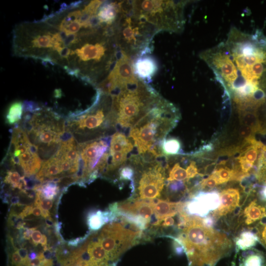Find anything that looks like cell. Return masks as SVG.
Masks as SVG:
<instances>
[{
	"label": "cell",
	"mask_w": 266,
	"mask_h": 266,
	"mask_svg": "<svg viewBox=\"0 0 266 266\" xmlns=\"http://www.w3.org/2000/svg\"><path fill=\"white\" fill-rule=\"evenodd\" d=\"M200 57L229 97L248 86L266 93V36L260 30L250 34L233 27L225 42L203 50Z\"/></svg>",
	"instance_id": "6da1fadb"
},
{
	"label": "cell",
	"mask_w": 266,
	"mask_h": 266,
	"mask_svg": "<svg viewBox=\"0 0 266 266\" xmlns=\"http://www.w3.org/2000/svg\"><path fill=\"white\" fill-rule=\"evenodd\" d=\"M32 214L36 217H39L41 215V210L39 207L34 206L33 208Z\"/></svg>",
	"instance_id": "ee69618b"
},
{
	"label": "cell",
	"mask_w": 266,
	"mask_h": 266,
	"mask_svg": "<svg viewBox=\"0 0 266 266\" xmlns=\"http://www.w3.org/2000/svg\"><path fill=\"white\" fill-rule=\"evenodd\" d=\"M199 187L200 188H213L216 187L217 184L215 180L210 175L207 177L202 180L199 184Z\"/></svg>",
	"instance_id": "836d02e7"
},
{
	"label": "cell",
	"mask_w": 266,
	"mask_h": 266,
	"mask_svg": "<svg viewBox=\"0 0 266 266\" xmlns=\"http://www.w3.org/2000/svg\"><path fill=\"white\" fill-rule=\"evenodd\" d=\"M87 237L88 235H86L83 237H79L73 240H70L68 242L67 244L70 246L76 247L78 244L83 241Z\"/></svg>",
	"instance_id": "60d3db41"
},
{
	"label": "cell",
	"mask_w": 266,
	"mask_h": 266,
	"mask_svg": "<svg viewBox=\"0 0 266 266\" xmlns=\"http://www.w3.org/2000/svg\"><path fill=\"white\" fill-rule=\"evenodd\" d=\"M179 117L176 106L161 97L129 130V137L136 148L137 154L147 160L165 157L162 143Z\"/></svg>",
	"instance_id": "7a4b0ae2"
},
{
	"label": "cell",
	"mask_w": 266,
	"mask_h": 266,
	"mask_svg": "<svg viewBox=\"0 0 266 266\" xmlns=\"http://www.w3.org/2000/svg\"><path fill=\"white\" fill-rule=\"evenodd\" d=\"M45 219H46L45 222H46V224L47 227L49 228L53 226V220L51 217L48 218H46Z\"/></svg>",
	"instance_id": "c3c4849f"
},
{
	"label": "cell",
	"mask_w": 266,
	"mask_h": 266,
	"mask_svg": "<svg viewBox=\"0 0 266 266\" xmlns=\"http://www.w3.org/2000/svg\"><path fill=\"white\" fill-rule=\"evenodd\" d=\"M175 237L183 245L189 266H215L233 247L225 233L205 225L202 218L189 215Z\"/></svg>",
	"instance_id": "3957f363"
},
{
	"label": "cell",
	"mask_w": 266,
	"mask_h": 266,
	"mask_svg": "<svg viewBox=\"0 0 266 266\" xmlns=\"http://www.w3.org/2000/svg\"><path fill=\"white\" fill-rule=\"evenodd\" d=\"M4 181L5 183L10 184L13 188H17L21 191L24 189L25 186L22 176L21 177L19 173L16 171H8L6 172Z\"/></svg>",
	"instance_id": "f1b7e54d"
},
{
	"label": "cell",
	"mask_w": 266,
	"mask_h": 266,
	"mask_svg": "<svg viewBox=\"0 0 266 266\" xmlns=\"http://www.w3.org/2000/svg\"><path fill=\"white\" fill-rule=\"evenodd\" d=\"M33 207V205L26 206L22 210L21 213L19 214V216L21 217L22 219H24L26 217L31 215L32 214Z\"/></svg>",
	"instance_id": "ab89813d"
},
{
	"label": "cell",
	"mask_w": 266,
	"mask_h": 266,
	"mask_svg": "<svg viewBox=\"0 0 266 266\" xmlns=\"http://www.w3.org/2000/svg\"><path fill=\"white\" fill-rule=\"evenodd\" d=\"M237 159H238V163L240 165L241 171L245 174L250 175L249 172L253 167L254 164L247 161L240 156H239Z\"/></svg>",
	"instance_id": "d6a6232c"
},
{
	"label": "cell",
	"mask_w": 266,
	"mask_h": 266,
	"mask_svg": "<svg viewBox=\"0 0 266 266\" xmlns=\"http://www.w3.org/2000/svg\"><path fill=\"white\" fill-rule=\"evenodd\" d=\"M238 111L242 125L250 127L254 133L260 132V126L255 111L247 110Z\"/></svg>",
	"instance_id": "cb8c5ba5"
},
{
	"label": "cell",
	"mask_w": 266,
	"mask_h": 266,
	"mask_svg": "<svg viewBox=\"0 0 266 266\" xmlns=\"http://www.w3.org/2000/svg\"><path fill=\"white\" fill-rule=\"evenodd\" d=\"M38 147L33 144L27 151L20 154L17 158H10L11 163L20 166L27 176L33 175L39 170L41 160L37 153Z\"/></svg>",
	"instance_id": "2e32d148"
},
{
	"label": "cell",
	"mask_w": 266,
	"mask_h": 266,
	"mask_svg": "<svg viewBox=\"0 0 266 266\" xmlns=\"http://www.w3.org/2000/svg\"><path fill=\"white\" fill-rule=\"evenodd\" d=\"M116 219L115 215L109 209L104 211L98 210L89 213L87 223L89 228L92 231H96L108 222L114 221Z\"/></svg>",
	"instance_id": "7402d4cb"
},
{
	"label": "cell",
	"mask_w": 266,
	"mask_h": 266,
	"mask_svg": "<svg viewBox=\"0 0 266 266\" xmlns=\"http://www.w3.org/2000/svg\"><path fill=\"white\" fill-rule=\"evenodd\" d=\"M241 156L244 159L254 164L259 155L257 149L254 147L247 150L244 153H241Z\"/></svg>",
	"instance_id": "1f68e13d"
},
{
	"label": "cell",
	"mask_w": 266,
	"mask_h": 266,
	"mask_svg": "<svg viewBox=\"0 0 266 266\" xmlns=\"http://www.w3.org/2000/svg\"><path fill=\"white\" fill-rule=\"evenodd\" d=\"M108 209L115 215L118 213H122L142 217L147 220L152 227L155 228L158 227L160 224L154 214V200L132 199L110 204Z\"/></svg>",
	"instance_id": "4fadbf2b"
},
{
	"label": "cell",
	"mask_w": 266,
	"mask_h": 266,
	"mask_svg": "<svg viewBox=\"0 0 266 266\" xmlns=\"http://www.w3.org/2000/svg\"><path fill=\"white\" fill-rule=\"evenodd\" d=\"M186 192H189L185 182L172 181L166 182L165 194L167 199L181 196Z\"/></svg>",
	"instance_id": "d4e9b609"
},
{
	"label": "cell",
	"mask_w": 266,
	"mask_h": 266,
	"mask_svg": "<svg viewBox=\"0 0 266 266\" xmlns=\"http://www.w3.org/2000/svg\"><path fill=\"white\" fill-rule=\"evenodd\" d=\"M40 244L42 246L43 248L47 246V238L45 234L42 235L41 240L40 242Z\"/></svg>",
	"instance_id": "bcb514c9"
},
{
	"label": "cell",
	"mask_w": 266,
	"mask_h": 266,
	"mask_svg": "<svg viewBox=\"0 0 266 266\" xmlns=\"http://www.w3.org/2000/svg\"><path fill=\"white\" fill-rule=\"evenodd\" d=\"M122 3L123 1L103 0L97 12L100 23L105 26H113L119 17Z\"/></svg>",
	"instance_id": "d6986e66"
},
{
	"label": "cell",
	"mask_w": 266,
	"mask_h": 266,
	"mask_svg": "<svg viewBox=\"0 0 266 266\" xmlns=\"http://www.w3.org/2000/svg\"><path fill=\"white\" fill-rule=\"evenodd\" d=\"M112 111L116 128H132L161 97L150 85L138 79L111 92Z\"/></svg>",
	"instance_id": "277c9868"
},
{
	"label": "cell",
	"mask_w": 266,
	"mask_h": 266,
	"mask_svg": "<svg viewBox=\"0 0 266 266\" xmlns=\"http://www.w3.org/2000/svg\"><path fill=\"white\" fill-rule=\"evenodd\" d=\"M133 144L125 133L117 131L111 136L109 156L103 175L116 174L119 169L126 164L129 157V154L133 148Z\"/></svg>",
	"instance_id": "7c38bea8"
},
{
	"label": "cell",
	"mask_w": 266,
	"mask_h": 266,
	"mask_svg": "<svg viewBox=\"0 0 266 266\" xmlns=\"http://www.w3.org/2000/svg\"><path fill=\"white\" fill-rule=\"evenodd\" d=\"M19 198L18 196H14L11 198L10 199V204L11 205H15L19 203Z\"/></svg>",
	"instance_id": "f6af8a7d"
},
{
	"label": "cell",
	"mask_w": 266,
	"mask_h": 266,
	"mask_svg": "<svg viewBox=\"0 0 266 266\" xmlns=\"http://www.w3.org/2000/svg\"><path fill=\"white\" fill-rule=\"evenodd\" d=\"M113 28L118 48L131 58L151 53V42L160 32L155 26L135 14L129 1H123L120 14Z\"/></svg>",
	"instance_id": "5b68a950"
},
{
	"label": "cell",
	"mask_w": 266,
	"mask_h": 266,
	"mask_svg": "<svg viewBox=\"0 0 266 266\" xmlns=\"http://www.w3.org/2000/svg\"><path fill=\"white\" fill-rule=\"evenodd\" d=\"M23 110L25 112H36L41 109L37 103L32 101H24L23 102Z\"/></svg>",
	"instance_id": "e575fe53"
},
{
	"label": "cell",
	"mask_w": 266,
	"mask_h": 266,
	"mask_svg": "<svg viewBox=\"0 0 266 266\" xmlns=\"http://www.w3.org/2000/svg\"><path fill=\"white\" fill-rule=\"evenodd\" d=\"M133 68L136 77L146 84L152 81L155 75L158 65L156 59L148 54L136 57L133 61Z\"/></svg>",
	"instance_id": "9a60e30c"
},
{
	"label": "cell",
	"mask_w": 266,
	"mask_h": 266,
	"mask_svg": "<svg viewBox=\"0 0 266 266\" xmlns=\"http://www.w3.org/2000/svg\"><path fill=\"white\" fill-rule=\"evenodd\" d=\"M257 231L259 241L266 249V222L258 225Z\"/></svg>",
	"instance_id": "4dcf8cb0"
},
{
	"label": "cell",
	"mask_w": 266,
	"mask_h": 266,
	"mask_svg": "<svg viewBox=\"0 0 266 266\" xmlns=\"http://www.w3.org/2000/svg\"><path fill=\"white\" fill-rule=\"evenodd\" d=\"M11 263L15 266H25L23 261L17 250L13 251L10 256Z\"/></svg>",
	"instance_id": "d590c367"
},
{
	"label": "cell",
	"mask_w": 266,
	"mask_h": 266,
	"mask_svg": "<svg viewBox=\"0 0 266 266\" xmlns=\"http://www.w3.org/2000/svg\"><path fill=\"white\" fill-rule=\"evenodd\" d=\"M23 104L20 101H16L9 106L6 115V123L13 125L19 122L22 118Z\"/></svg>",
	"instance_id": "484cf974"
},
{
	"label": "cell",
	"mask_w": 266,
	"mask_h": 266,
	"mask_svg": "<svg viewBox=\"0 0 266 266\" xmlns=\"http://www.w3.org/2000/svg\"><path fill=\"white\" fill-rule=\"evenodd\" d=\"M38 254L37 253L34 251H31L28 254V258L30 260H33L36 259L37 257Z\"/></svg>",
	"instance_id": "7dc6e473"
},
{
	"label": "cell",
	"mask_w": 266,
	"mask_h": 266,
	"mask_svg": "<svg viewBox=\"0 0 266 266\" xmlns=\"http://www.w3.org/2000/svg\"><path fill=\"white\" fill-rule=\"evenodd\" d=\"M234 241L236 250H245L255 246L259 241V238L255 233L244 231L240 233Z\"/></svg>",
	"instance_id": "603a6c76"
},
{
	"label": "cell",
	"mask_w": 266,
	"mask_h": 266,
	"mask_svg": "<svg viewBox=\"0 0 266 266\" xmlns=\"http://www.w3.org/2000/svg\"><path fill=\"white\" fill-rule=\"evenodd\" d=\"M138 79L134 73L131 57L120 50L113 69L107 76L97 85V88L103 94L109 95L114 90Z\"/></svg>",
	"instance_id": "8fae6325"
},
{
	"label": "cell",
	"mask_w": 266,
	"mask_h": 266,
	"mask_svg": "<svg viewBox=\"0 0 266 266\" xmlns=\"http://www.w3.org/2000/svg\"><path fill=\"white\" fill-rule=\"evenodd\" d=\"M64 266H70V265H64Z\"/></svg>",
	"instance_id": "681fc988"
},
{
	"label": "cell",
	"mask_w": 266,
	"mask_h": 266,
	"mask_svg": "<svg viewBox=\"0 0 266 266\" xmlns=\"http://www.w3.org/2000/svg\"><path fill=\"white\" fill-rule=\"evenodd\" d=\"M220 204L211 215L215 220L233 212L239 204L240 192L237 188L224 189L220 193Z\"/></svg>",
	"instance_id": "e0dca14e"
},
{
	"label": "cell",
	"mask_w": 266,
	"mask_h": 266,
	"mask_svg": "<svg viewBox=\"0 0 266 266\" xmlns=\"http://www.w3.org/2000/svg\"><path fill=\"white\" fill-rule=\"evenodd\" d=\"M181 144L175 138L165 139L162 144V150L165 156L180 154Z\"/></svg>",
	"instance_id": "83f0119b"
},
{
	"label": "cell",
	"mask_w": 266,
	"mask_h": 266,
	"mask_svg": "<svg viewBox=\"0 0 266 266\" xmlns=\"http://www.w3.org/2000/svg\"><path fill=\"white\" fill-rule=\"evenodd\" d=\"M239 133L240 136L245 139L254 136L255 133L251 128L244 125L240 127Z\"/></svg>",
	"instance_id": "8d00e7d4"
},
{
	"label": "cell",
	"mask_w": 266,
	"mask_h": 266,
	"mask_svg": "<svg viewBox=\"0 0 266 266\" xmlns=\"http://www.w3.org/2000/svg\"><path fill=\"white\" fill-rule=\"evenodd\" d=\"M42 235L39 231L34 230L31 236L32 240H30V242L34 246H37L40 243Z\"/></svg>",
	"instance_id": "74e56055"
},
{
	"label": "cell",
	"mask_w": 266,
	"mask_h": 266,
	"mask_svg": "<svg viewBox=\"0 0 266 266\" xmlns=\"http://www.w3.org/2000/svg\"><path fill=\"white\" fill-rule=\"evenodd\" d=\"M134 176V170L132 165L128 160L127 162L119 170L118 178L121 181L133 180Z\"/></svg>",
	"instance_id": "f546056e"
},
{
	"label": "cell",
	"mask_w": 266,
	"mask_h": 266,
	"mask_svg": "<svg viewBox=\"0 0 266 266\" xmlns=\"http://www.w3.org/2000/svg\"><path fill=\"white\" fill-rule=\"evenodd\" d=\"M161 158L147 160L137 154L129 157L134 170L130 188L133 194H137V199L153 200L161 196L166 181L164 160Z\"/></svg>",
	"instance_id": "52a82bcc"
},
{
	"label": "cell",
	"mask_w": 266,
	"mask_h": 266,
	"mask_svg": "<svg viewBox=\"0 0 266 266\" xmlns=\"http://www.w3.org/2000/svg\"><path fill=\"white\" fill-rule=\"evenodd\" d=\"M36 229V227L23 229V233H20L21 236L25 240H30L33 232Z\"/></svg>",
	"instance_id": "f35d334b"
},
{
	"label": "cell",
	"mask_w": 266,
	"mask_h": 266,
	"mask_svg": "<svg viewBox=\"0 0 266 266\" xmlns=\"http://www.w3.org/2000/svg\"><path fill=\"white\" fill-rule=\"evenodd\" d=\"M69 126L87 134L101 135L108 130L116 128L110 96L102 94L95 106L77 117V119L71 121Z\"/></svg>",
	"instance_id": "30bf717a"
},
{
	"label": "cell",
	"mask_w": 266,
	"mask_h": 266,
	"mask_svg": "<svg viewBox=\"0 0 266 266\" xmlns=\"http://www.w3.org/2000/svg\"><path fill=\"white\" fill-rule=\"evenodd\" d=\"M110 139V136L101 137L78 145L81 165L77 176L82 180L78 183L81 186L103 174L109 158Z\"/></svg>",
	"instance_id": "9c48e42d"
},
{
	"label": "cell",
	"mask_w": 266,
	"mask_h": 266,
	"mask_svg": "<svg viewBox=\"0 0 266 266\" xmlns=\"http://www.w3.org/2000/svg\"><path fill=\"white\" fill-rule=\"evenodd\" d=\"M244 223L250 225L259 222H266V203H260L256 199L251 201L243 210Z\"/></svg>",
	"instance_id": "44dd1931"
},
{
	"label": "cell",
	"mask_w": 266,
	"mask_h": 266,
	"mask_svg": "<svg viewBox=\"0 0 266 266\" xmlns=\"http://www.w3.org/2000/svg\"><path fill=\"white\" fill-rule=\"evenodd\" d=\"M28 266H43V261L37 257L34 260H30Z\"/></svg>",
	"instance_id": "b9f144b4"
},
{
	"label": "cell",
	"mask_w": 266,
	"mask_h": 266,
	"mask_svg": "<svg viewBox=\"0 0 266 266\" xmlns=\"http://www.w3.org/2000/svg\"><path fill=\"white\" fill-rule=\"evenodd\" d=\"M259 197L261 200L266 202V184L260 189Z\"/></svg>",
	"instance_id": "7bdbcfd3"
},
{
	"label": "cell",
	"mask_w": 266,
	"mask_h": 266,
	"mask_svg": "<svg viewBox=\"0 0 266 266\" xmlns=\"http://www.w3.org/2000/svg\"><path fill=\"white\" fill-rule=\"evenodd\" d=\"M129 3L135 14L155 26L159 32L179 33L184 29L186 1L144 0L129 1Z\"/></svg>",
	"instance_id": "8992f818"
},
{
	"label": "cell",
	"mask_w": 266,
	"mask_h": 266,
	"mask_svg": "<svg viewBox=\"0 0 266 266\" xmlns=\"http://www.w3.org/2000/svg\"><path fill=\"white\" fill-rule=\"evenodd\" d=\"M33 190L34 191H40L44 198L52 200L57 196L60 189L57 182L50 181L44 184L36 185Z\"/></svg>",
	"instance_id": "4316f807"
},
{
	"label": "cell",
	"mask_w": 266,
	"mask_h": 266,
	"mask_svg": "<svg viewBox=\"0 0 266 266\" xmlns=\"http://www.w3.org/2000/svg\"><path fill=\"white\" fill-rule=\"evenodd\" d=\"M220 204V193L217 191H199L191 195L190 200L185 202L184 210L189 215L205 217Z\"/></svg>",
	"instance_id": "5bb4252c"
},
{
	"label": "cell",
	"mask_w": 266,
	"mask_h": 266,
	"mask_svg": "<svg viewBox=\"0 0 266 266\" xmlns=\"http://www.w3.org/2000/svg\"><path fill=\"white\" fill-rule=\"evenodd\" d=\"M185 202L154 200V211L156 218L160 222L165 217L175 215L184 209Z\"/></svg>",
	"instance_id": "ffe728a7"
},
{
	"label": "cell",
	"mask_w": 266,
	"mask_h": 266,
	"mask_svg": "<svg viewBox=\"0 0 266 266\" xmlns=\"http://www.w3.org/2000/svg\"><path fill=\"white\" fill-rule=\"evenodd\" d=\"M142 234L135 226L123 220L110 222L101 230L98 238L111 266H116L122 255L138 243Z\"/></svg>",
	"instance_id": "ba28073f"
},
{
	"label": "cell",
	"mask_w": 266,
	"mask_h": 266,
	"mask_svg": "<svg viewBox=\"0 0 266 266\" xmlns=\"http://www.w3.org/2000/svg\"><path fill=\"white\" fill-rule=\"evenodd\" d=\"M231 266H266V254L254 248L236 250Z\"/></svg>",
	"instance_id": "ac0fdd59"
}]
</instances>
